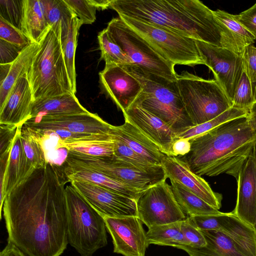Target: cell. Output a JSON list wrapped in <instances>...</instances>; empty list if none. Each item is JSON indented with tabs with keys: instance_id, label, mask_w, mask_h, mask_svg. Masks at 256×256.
I'll list each match as a JSON object with an SVG mask.
<instances>
[{
	"instance_id": "f5cc1de1",
	"label": "cell",
	"mask_w": 256,
	"mask_h": 256,
	"mask_svg": "<svg viewBox=\"0 0 256 256\" xmlns=\"http://www.w3.org/2000/svg\"><path fill=\"white\" fill-rule=\"evenodd\" d=\"M253 94L254 102L256 101V82L252 83Z\"/></svg>"
},
{
	"instance_id": "5bb4252c",
	"label": "cell",
	"mask_w": 256,
	"mask_h": 256,
	"mask_svg": "<svg viewBox=\"0 0 256 256\" xmlns=\"http://www.w3.org/2000/svg\"><path fill=\"white\" fill-rule=\"evenodd\" d=\"M70 182L103 217L138 216L135 199L92 183L78 180Z\"/></svg>"
},
{
	"instance_id": "d590c367",
	"label": "cell",
	"mask_w": 256,
	"mask_h": 256,
	"mask_svg": "<svg viewBox=\"0 0 256 256\" xmlns=\"http://www.w3.org/2000/svg\"><path fill=\"white\" fill-rule=\"evenodd\" d=\"M98 39L101 59L105 62V66L132 65L128 56L111 38L106 28L99 32Z\"/></svg>"
},
{
	"instance_id": "2e32d148",
	"label": "cell",
	"mask_w": 256,
	"mask_h": 256,
	"mask_svg": "<svg viewBox=\"0 0 256 256\" xmlns=\"http://www.w3.org/2000/svg\"><path fill=\"white\" fill-rule=\"evenodd\" d=\"M99 78L104 92L123 113L133 104L142 90L138 80L122 65L105 66Z\"/></svg>"
},
{
	"instance_id": "e0dca14e",
	"label": "cell",
	"mask_w": 256,
	"mask_h": 256,
	"mask_svg": "<svg viewBox=\"0 0 256 256\" xmlns=\"http://www.w3.org/2000/svg\"><path fill=\"white\" fill-rule=\"evenodd\" d=\"M188 218L198 230L221 231L256 256V240L254 228L243 222L232 212L218 214L188 216Z\"/></svg>"
},
{
	"instance_id": "7402d4cb",
	"label": "cell",
	"mask_w": 256,
	"mask_h": 256,
	"mask_svg": "<svg viewBox=\"0 0 256 256\" xmlns=\"http://www.w3.org/2000/svg\"><path fill=\"white\" fill-rule=\"evenodd\" d=\"M213 13L221 36V46L237 56H242L245 48L252 45L256 38L234 17L224 10H217Z\"/></svg>"
},
{
	"instance_id": "7dc6e473",
	"label": "cell",
	"mask_w": 256,
	"mask_h": 256,
	"mask_svg": "<svg viewBox=\"0 0 256 256\" xmlns=\"http://www.w3.org/2000/svg\"><path fill=\"white\" fill-rule=\"evenodd\" d=\"M235 18L256 38V3L238 14Z\"/></svg>"
},
{
	"instance_id": "6da1fadb",
	"label": "cell",
	"mask_w": 256,
	"mask_h": 256,
	"mask_svg": "<svg viewBox=\"0 0 256 256\" xmlns=\"http://www.w3.org/2000/svg\"><path fill=\"white\" fill-rule=\"evenodd\" d=\"M67 182L62 170L48 162L6 196L8 241L27 256H60L66 249Z\"/></svg>"
},
{
	"instance_id": "52a82bcc",
	"label": "cell",
	"mask_w": 256,
	"mask_h": 256,
	"mask_svg": "<svg viewBox=\"0 0 256 256\" xmlns=\"http://www.w3.org/2000/svg\"><path fill=\"white\" fill-rule=\"evenodd\" d=\"M176 82L194 126L211 120L232 107L226 93L215 80H206L183 71L177 74Z\"/></svg>"
},
{
	"instance_id": "d6986e66",
	"label": "cell",
	"mask_w": 256,
	"mask_h": 256,
	"mask_svg": "<svg viewBox=\"0 0 256 256\" xmlns=\"http://www.w3.org/2000/svg\"><path fill=\"white\" fill-rule=\"evenodd\" d=\"M126 120L152 140L160 151L172 156V146L178 138L177 134L162 120L142 108L132 104L123 113Z\"/></svg>"
},
{
	"instance_id": "ac0fdd59",
	"label": "cell",
	"mask_w": 256,
	"mask_h": 256,
	"mask_svg": "<svg viewBox=\"0 0 256 256\" xmlns=\"http://www.w3.org/2000/svg\"><path fill=\"white\" fill-rule=\"evenodd\" d=\"M162 166L167 178L178 182L214 208H220L222 195L214 192L209 184L192 172L184 161L178 157L165 155Z\"/></svg>"
},
{
	"instance_id": "8d00e7d4",
	"label": "cell",
	"mask_w": 256,
	"mask_h": 256,
	"mask_svg": "<svg viewBox=\"0 0 256 256\" xmlns=\"http://www.w3.org/2000/svg\"><path fill=\"white\" fill-rule=\"evenodd\" d=\"M248 111L232 107L218 116L206 122L194 126L180 132L178 138L189 140L198 136L227 121L242 116H247Z\"/></svg>"
},
{
	"instance_id": "836d02e7",
	"label": "cell",
	"mask_w": 256,
	"mask_h": 256,
	"mask_svg": "<svg viewBox=\"0 0 256 256\" xmlns=\"http://www.w3.org/2000/svg\"><path fill=\"white\" fill-rule=\"evenodd\" d=\"M20 138L26 155L32 166L36 169L46 166L48 162L39 134L23 124Z\"/></svg>"
},
{
	"instance_id": "d4e9b609",
	"label": "cell",
	"mask_w": 256,
	"mask_h": 256,
	"mask_svg": "<svg viewBox=\"0 0 256 256\" xmlns=\"http://www.w3.org/2000/svg\"><path fill=\"white\" fill-rule=\"evenodd\" d=\"M62 167L69 182L78 180L92 183L135 200L141 192L92 169L65 164Z\"/></svg>"
},
{
	"instance_id": "c3c4849f",
	"label": "cell",
	"mask_w": 256,
	"mask_h": 256,
	"mask_svg": "<svg viewBox=\"0 0 256 256\" xmlns=\"http://www.w3.org/2000/svg\"><path fill=\"white\" fill-rule=\"evenodd\" d=\"M191 148L190 140L186 138H178L172 146V156H182L187 154Z\"/></svg>"
},
{
	"instance_id": "681fc988",
	"label": "cell",
	"mask_w": 256,
	"mask_h": 256,
	"mask_svg": "<svg viewBox=\"0 0 256 256\" xmlns=\"http://www.w3.org/2000/svg\"><path fill=\"white\" fill-rule=\"evenodd\" d=\"M0 256H27L16 245L8 241L4 248L0 252Z\"/></svg>"
},
{
	"instance_id": "ee69618b",
	"label": "cell",
	"mask_w": 256,
	"mask_h": 256,
	"mask_svg": "<svg viewBox=\"0 0 256 256\" xmlns=\"http://www.w3.org/2000/svg\"><path fill=\"white\" fill-rule=\"evenodd\" d=\"M243 70L252 83L256 82V47L248 46L242 56Z\"/></svg>"
},
{
	"instance_id": "4fadbf2b",
	"label": "cell",
	"mask_w": 256,
	"mask_h": 256,
	"mask_svg": "<svg viewBox=\"0 0 256 256\" xmlns=\"http://www.w3.org/2000/svg\"><path fill=\"white\" fill-rule=\"evenodd\" d=\"M104 218L112 240L114 252L124 256H145L149 244L146 232L138 216Z\"/></svg>"
},
{
	"instance_id": "f546056e",
	"label": "cell",
	"mask_w": 256,
	"mask_h": 256,
	"mask_svg": "<svg viewBox=\"0 0 256 256\" xmlns=\"http://www.w3.org/2000/svg\"><path fill=\"white\" fill-rule=\"evenodd\" d=\"M175 199L184 214L189 216L222 213L178 182L170 180Z\"/></svg>"
},
{
	"instance_id": "8fae6325",
	"label": "cell",
	"mask_w": 256,
	"mask_h": 256,
	"mask_svg": "<svg viewBox=\"0 0 256 256\" xmlns=\"http://www.w3.org/2000/svg\"><path fill=\"white\" fill-rule=\"evenodd\" d=\"M136 200L138 216L148 228L186 218L166 181L141 191Z\"/></svg>"
},
{
	"instance_id": "f35d334b",
	"label": "cell",
	"mask_w": 256,
	"mask_h": 256,
	"mask_svg": "<svg viewBox=\"0 0 256 256\" xmlns=\"http://www.w3.org/2000/svg\"><path fill=\"white\" fill-rule=\"evenodd\" d=\"M114 142V155L116 158L136 166L146 168L154 166L134 152L127 144L120 140L111 136Z\"/></svg>"
},
{
	"instance_id": "ffe728a7",
	"label": "cell",
	"mask_w": 256,
	"mask_h": 256,
	"mask_svg": "<svg viewBox=\"0 0 256 256\" xmlns=\"http://www.w3.org/2000/svg\"><path fill=\"white\" fill-rule=\"evenodd\" d=\"M237 182L236 203L232 212L253 227L256 216V144L242 166Z\"/></svg>"
},
{
	"instance_id": "816d5d0a",
	"label": "cell",
	"mask_w": 256,
	"mask_h": 256,
	"mask_svg": "<svg viewBox=\"0 0 256 256\" xmlns=\"http://www.w3.org/2000/svg\"><path fill=\"white\" fill-rule=\"evenodd\" d=\"M98 10H105L110 7L111 0H90Z\"/></svg>"
},
{
	"instance_id": "83f0119b",
	"label": "cell",
	"mask_w": 256,
	"mask_h": 256,
	"mask_svg": "<svg viewBox=\"0 0 256 256\" xmlns=\"http://www.w3.org/2000/svg\"><path fill=\"white\" fill-rule=\"evenodd\" d=\"M50 27L42 0H24L20 30L31 42L39 43Z\"/></svg>"
},
{
	"instance_id": "ba28073f",
	"label": "cell",
	"mask_w": 256,
	"mask_h": 256,
	"mask_svg": "<svg viewBox=\"0 0 256 256\" xmlns=\"http://www.w3.org/2000/svg\"><path fill=\"white\" fill-rule=\"evenodd\" d=\"M118 16L174 66L204 64L194 39L152 23L124 16Z\"/></svg>"
},
{
	"instance_id": "9c48e42d",
	"label": "cell",
	"mask_w": 256,
	"mask_h": 256,
	"mask_svg": "<svg viewBox=\"0 0 256 256\" xmlns=\"http://www.w3.org/2000/svg\"><path fill=\"white\" fill-rule=\"evenodd\" d=\"M62 164L92 169L140 191L167 178L161 165L142 168L114 155L95 156L68 152Z\"/></svg>"
},
{
	"instance_id": "b9f144b4",
	"label": "cell",
	"mask_w": 256,
	"mask_h": 256,
	"mask_svg": "<svg viewBox=\"0 0 256 256\" xmlns=\"http://www.w3.org/2000/svg\"><path fill=\"white\" fill-rule=\"evenodd\" d=\"M0 39L24 48L31 42L21 30L0 16Z\"/></svg>"
},
{
	"instance_id": "d6a6232c",
	"label": "cell",
	"mask_w": 256,
	"mask_h": 256,
	"mask_svg": "<svg viewBox=\"0 0 256 256\" xmlns=\"http://www.w3.org/2000/svg\"><path fill=\"white\" fill-rule=\"evenodd\" d=\"M82 25L80 21L74 15L70 22L66 34L60 40L66 66L75 94L76 92L75 54L78 30Z\"/></svg>"
},
{
	"instance_id": "8992f818",
	"label": "cell",
	"mask_w": 256,
	"mask_h": 256,
	"mask_svg": "<svg viewBox=\"0 0 256 256\" xmlns=\"http://www.w3.org/2000/svg\"><path fill=\"white\" fill-rule=\"evenodd\" d=\"M65 189L68 244L82 256H92L108 244L104 217L73 186Z\"/></svg>"
},
{
	"instance_id": "44dd1931",
	"label": "cell",
	"mask_w": 256,
	"mask_h": 256,
	"mask_svg": "<svg viewBox=\"0 0 256 256\" xmlns=\"http://www.w3.org/2000/svg\"><path fill=\"white\" fill-rule=\"evenodd\" d=\"M34 102L26 74L16 82L0 108V124L23 125L30 118Z\"/></svg>"
},
{
	"instance_id": "1f68e13d",
	"label": "cell",
	"mask_w": 256,
	"mask_h": 256,
	"mask_svg": "<svg viewBox=\"0 0 256 256\" xmlns=\"http://www.w3.org/2000/svg\"><path fill=\"white\" fill-rule=\"evenodd\" d=\"M181 226L182 221H180L148 228L146 234L148 244L176 248L179 246H188Z\"/></svg>"
},
{
	"instance_id": "f907efd6",
	"label": "cell",
	"mask_w": 256,
	"mask_h": 256,
	"mask_svg": "<svg viewBox=\"0 0 256 256\" xmlns=\"http://www.w3.org/2000/svg\"><path fill=\"white\" fill-rule=\"evenodd\" d=\"M247 119L248 124L256 134V101H255L249 110Z\"/></svg>"
},
{
	"instance_id": "ab89813d",
	"label": "cell",
	"mask_w": 256,
	"mask_h": 256,
	"mask_svg": "<svg viewBox=\"0 0 256 256\" xmlns=\"http://www.w3.org/2000/svg\"><path fill=\"white\" fill-rule=\"evenodd\" d=\"M70 10L84 24H91L96 19L97 8L90 0H64Z\"/></svg>"
},
{
	"instance_id": "74e56055",
	"label": "cell",
	"mask_w": 256,
	"mask_h": 256,
	"mask_svg": "<svg viewBox=\"0 0 256 256\" xmlns=\"http://www.w3.org/2000/svg\"><path fill=\"white\" fill-rule=\"evenodd\" d=\"M254 102L252 83L243 70L232 100V107L249 111Z\"/></svg>"
},
{
	"instance_id": "db71d44e",
	"label": "cell",
	"mask_w": 256,
	"mask_h": 256,
	"mask_svg": "<svg viewBox=\"0 0 256 256\" xmlns=\"http://www.w3.org/2000/svg\"><path fill=\"white\" fill-rule=\"evenodd\" d=\"M253 228H254V234H255V236H256V216L255 222H254V224Z\"/></svg>"
},
{
	"instance_id": "f6af8a7d",
	"label": "cell",
	"mask_w": 256,
	"mask_h": 256,
	"mask_svg": "<svg viewBox=\"0 0 256 256\" xmlns=\"http://www.w3.org/2000/svg\"><path fill=\"white\" fill-rule=\"evenodd\" d=\"M18 127L0 124V156L11 151Z\"/></svg>"
},
{
	"instance_id": "7bdbcfd3",
	"label": "cell",
	"mask_w": 256,
	"mask_h": 256,
	"mask_svg": "<svg viewBox=\"0 0 256 256\" xmlns=\"http://www.w3.org/2000/svg\"><path fill=\"white\" fill-rule=\"evenodd\" d=\"M181 228L188 246L200 248L206 245L204 234L192 224L188 217L182 221Z\"/></svg>"
},
{
	"instance_id": "f1b7e54d",
	"label": "cell",
	"mask_w": 256,
	"mask_h": 256,
	"mask_svg": "<svg viewBox=\"0 0 256 256\" xmlns=\"http://www.w3.org/2000/svg\"><path fill=\"white\" fill-rule=\"evenodd\" d=\"M39 48V43L31 42L11 64L6 76L0 82V108L4 105L16 82L27 74Z\"/></svg>"
},
{
	"instance_id": "bcb514c9",
	"label": "cell",
	"mask_w": 256,
	"mask_h": 256,
	"mask_svg": "<svg viewBox=\"0 0 256 256\" xmlns=\"http://www.w3.org/2000/svg\"><path fill=\"white\" fill-rule=\"evenodd\" d=\"M24 48L0 39V64L12 63Z\"/></svg>"
},
{
	"instance_id": "4dcf8cb0",
	"label": "cell",
	"mask_w": 256,
	"mask_h": 256,
	"mask_svg": "<svg viewBox=\"0 0 256 256\" xmlns=\"http://www.w3.org/2000/svg\"><path fill=\"white\" fill-rule=\"evenodd\" d=\"M42 0L48 24L61 40L74 14L64 0Z\"/></svg>"
},
{
	"instance_id": "7a4b0ae2",
	"label": "cell",
	"mask_w": 256,
	"mask_h": 256,
	"mask_svg": "<svg viewBox=\"0 0 256 256\" xmlns=\"http://www.w3.org/2000/svg\"><path fill=\"white\" fill-rule=\"evenodd\" d=\"M190 152L178 156L199 176L226 174L237 180L240 170L256 144L247 116L236 118L190 140Z\"/></svg>"
},
{
	"instance_id": "7c38bea8",
	"label": "cell",
	"mask_w": 256,
	"mask_h": 256,
	"mask_svg": "<svg viewBox=\"0 0 256 256\" xmlns=\"http://www.w3.org/2000/svg\"><path fill=\"white\" fill-rule=\"evenodd\" d=\"M204 65L213 72L216 80L231 102L243 72L242 56L224 48L196 40Z\"/></svg>"
},
{
	"instance_id": "cb8c5ba5",
	"label": "cell",
	"mask_w": 256,
	"mask_h": 256,
	"mask_svg": "<svg viewBox=\"0 0 256 256\" xmlns=\"http://www.w3.org/2000/svg\"><path fill=\"white\" fill-rule=\"evenodd\" d=\"M200 231L206 238V246L194 248L179 246L176 248L184 250L190 256H254L232 238L221 231Z\"/></svg>"
},
{
	"instance_id": "9a60e30c",
	"label": "cell",
	"mask_w": 256,
	"mask_h": 256,
	"mask_svg": "<svg viewBox=\"0 0 256 256\" xmlns=\"http://www.w3.org/2000/svg\"><path fill=\"white\" fill-rule=\"evenodd\" d=\"M24 126L38 132L60 129L85 134H110L112 125L92 112L70 115L42 116L38 120H28Z\"/></svg>"
},
{
	"instance_id": "30bf717a",
	"label": "cell",
	"mask_w": 256,
	"mask_h": 256,
	"mask_svg": "<svg viewBox=\"0 0 256 256\" xmlns=\"http://www.w3.org/2000/svg\"><path fill=\"white\" fill-rule=\"evenodd\" d=\"M106 30L132 63L143 70L172 81H176L174 64L162 57L142 38L119 16L113 18Z\"/></svg>"
},
{
	"instance_id": "3957f363",
	"label": "cell",
	"mask_w": 256,
	"mask_h": 256,
	"mask_svg": "<svg viewBox=\"0 0 256 256\" xmlns=\"http://www.w3.org/2000/svg\"><path fill=\"white\" fill-rule=\"evenodd\" d=\"M110 8L118 16L152 23L196 40L221 46L220 34L213 10L198 0H111Z\"/></svg>"
},
{
	"instance_id": "e575fe53",
	"label": "cell",
	"mask_w": 256,
	"mask_h": 256,
	"mask_svg": "<svg viewBox=\"0 0 256 256\" xmlns=\"http://www.w3.org/2000/svg\"><path fill=\"white\" fill-rule=\"evenodd\" d=\"M58 148H64L68 152L95 156H107L114 155V148L111 140H86L64 142L58 140Z\"/></svg>"
},
{
	"instance_id": "484cf974",
	"label": "cell",
	"mask_w": 256,
	"mask_h": 256,
	"mask_svg": "<svg viewBox=\"0 0 256 256\" xmlns=\"http://www.w3.org/2000/svg\"><path fill=\"white\" fill-rule=\"evenodd\" d=\"M22 126L18 127L10 156L4 185L5 198L35 170L28 159L22 147L20 138Z\"/></svg>"
},
{
	"instance_id": "5b68a950",
	"label": "cell",
	"mask_w": 256,
	"mask_h": 256,
	"mask_svg": "<svg viewBox=\"0 0 256 256\" xmlns=\"http://www.w3.org/2000/svg\"><path fill=\"white\" fill-rule=\"evenodd\" d=\"M39 44V50L27 72L34 101L66 93L74 94L60 38L50 28Z\"/></svg>"
},
{
	"instance_id": "60d3db41",
	"label": "cell",
	"mask_w": 256,
	"mask_h": 256,
	"mask_svg": "<svg viewBox=\"0 0 256 256\" xmlns=\"http://www.w3.org/2000/svg\"><path fill=\"white\" fill-rule=\"evenodd\" d=\"M23 2L24 0H0V16L20 30Z\"/></svg>"
},
{
	"instance_id": "277c9868",
	"label": "cell",
	"mask_w": 256,
	"mask_h": 256,
	"mask_svg": "<svg viewBox=\"0 0 256 256\" xmlns=\"http://www.w3.org/2000/svg\"><path fill=\"white\" fill-rule=\"evenodd\" d=\"M142 90L133 104L156 116L177 134L194 126L181 100L176 81L149 72L136 65H122Z\"/></svg>"
},
{
	"instance_id": "4316f807",
	"label": "cell",
	"mask_w": 256,
	"mask_h": 256,
	"mask_svg": "<svg viewBox=\"0 0 256 256\" xmlns=\"http://www.w3.org/2000/svg\"><path fill=\"white\" fill-rule=\"evenodd\" d=\"M86 110L78 102L74 93L62 94L35 100L30 119L42 116H55L86 114Z\"/></svg>"
},
{
	"instance_id": "603a6c76",
	"label": "cell",
	"mask_w": 256,
	"mask_h": 256,
	"mask_svg": "<svg viewBox=\"0 0 256 256\" xmlns=\"http://www.w3.org/2000/svg\"><path fill=\"white\" fill-rule=\"evenodd\" d=\"M110 134L123 142L152 164L162 166L166 154L152 140L129 122L124 120L122 125H112Z\"/></svg>"
}]
</instances>
